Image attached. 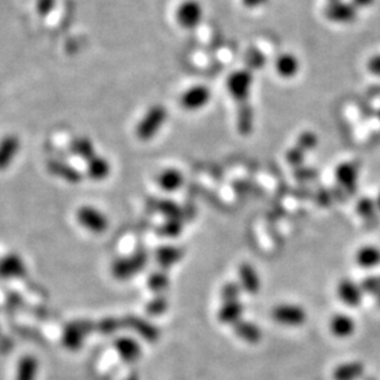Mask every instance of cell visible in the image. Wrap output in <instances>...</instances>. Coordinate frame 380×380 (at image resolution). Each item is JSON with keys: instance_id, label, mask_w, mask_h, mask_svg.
<instances>
[{"instance_id": "obj_27", "label": "cell", "mask_w": 380, "mask_h": 380, "mask_svg": "<svg viewBox=\"0 0 380 380\" xmlns=\"http://www.w3.org/2000/svg\"><path fill=\"white\" fill-rule=\"evenodd\" d=\"M365 68L370 75L380 78V53H374L370 56L365 63Z\"/></svg>"}, {"instance_id": "obj_11", "label": "cell", "mask_w": 380, "mask_h": 380, "mask_svg": "<svg viewBox=\"0 0 380 380\" xmlns=\"http://www.w3.org/2000/svg\"><path fill=\"white\" fill-rule=\"evenodd\" d=\"M363 294L365 293L357 282L349 278H343L340 280L338 285V296L343 304H346L349 308H357L362 303Z\"/></svg>"}, {"instance_id": "obj_13", "label": "cell", "mask_w": 380, "mask_h": 380, "mask_svg": "<svg viewBox=\"0 0 380 380\" xmlns=\"http://www.w3.org/2000/svg\"><path fill=\"white\" fill-rule=\"evenodd\" d=\"M358 168L354 163H341L335 170V177L343 190L356 192L358 182Z\"/></svg>"}, {"instance_id": "obj_19", "label": "cell", "mask_w": 380, "mask_h": 380, "mask_svg": "<svg viewBox=\"0 0 380 380\" xmlns=\"http://www.w3.org/2000/svg\"><path fill=\"white\" fill-rule=\"evenodd\" d=\"M244 308L242 301H224L222 308L219 309L218 312V319L223 322V324H228V325H235L237 322L242 320L243 317Z\"/></svg>"}, {"instance_id": "obj_16", "label": "cell", "mask_w": 380, "mask_h": 380, "mask_svg": "<svg viewBox=\"0 0 380 380\" xmlns=\"http://www.w3.org/2000/svg\"><path fill=\"white\" fill-rule=\"evenodd\" d=\"M69 150L77 158L84 160L85 163L89 161L90 159L94 158L97 154L93 139L85 136L73 138L69 143Z\"/></svg>"}, {"instance_id": "obj_3", "label": "cell", "mask_w": 380, "mask_h": 380, "mask_svg": "<svg viewBox=\"0 0 380 380\" xmlns=\"http://www.w3.org/2000/svg\"><path fill=\"white\" fill-rule=\"evenodd\" d=\"M212 100V90L203 84H195L180 96V105L187 112L201 111L209 105Z\"/></svg>"}, {"instance_id": "obj_32", "label": "cell", "mask_w": 380, "mask_h": 380, "mask_svg": "<svg viewBox=\"0 0 380 380\" xmlns=\"http://www.w3.org/2000/svg\"><path fill=\"white\" fill-rule=\"evenodd\" d=\"M377 116H378V120H379V122H380V107H379V110H378V115H377Z\"/></svg>"}, {"instance_id": "obj_14", "label": "cell", "mask_w": 380, "mask_h": 380, "mask_svg": "<svg viewBox=\"0 0 380 380\" xmlns=\"http://www.w3.org/2000/svg\"><path fill=\"white\" fill-rule=\"evenodd\" d=\"M239 283L244 292L248 294H258L261 290V278L259 272L253 264H243L239 269Z\"/></svg>"}, {"instance_id": "obj_12", "label": "cell", "mask_w": 380, "mask_h": 380, "mask_svg": "<svg viewBox=\"0 0 380 380\" xmlns=\"http://www.w3.org/2000/svg\"><path fill=\"white\" fill-rule=\"evenodd\" d=\"M112 173V165L109 159L102 157L100 154H96L94 158L86 161V170L85 174L91 181L101 182L104 180L109 179Z\"/></svg>"}, {"instance_id": "obj_8", "label": "cell", "mask_w": 380, "mask_h": 380, "mask_svg": "<svg viewBox=\"0 0 380 380\" xmlns=\"http://www.w3.org/2000/svg\"><path fill=\"white\" fill-rule=\"evenodd\" d=\"M22 150V139L16 134H6L0 139V173H4L14 164Z\"/></svg>"}, {"instance_id": "obj_25", "label": "cell", "mask_w": 380, "mask_h": 380, "mask_svg": "<svg viewBox=\"0 0 380 380\" xmlns=\"http://www.w3.org/2000/svg\"><path fill=\"white\" fill-rule=\"evenodd\" d=\"M243 288L239 282H228L223 285L222 298L224 301H239Z\"/></svg>"}, {"instance_id": "obj_1", "label": "cell", "mask_w": 380, "mask_h": 380, "mask_svg": "<svg viewBox=\"0 0 380 380\" xmlns=\"http://www.w3.org/2000/svg\"><path fill=\"white\" fill-rule=\"evenodd\" d=\"M253 78L250 69L242 68L234 70L227 78V90L234 102L239 106L238 113H251L250 96L253 93Z\"/></svg>"}, {"instance_id": "obj_5", "label": "cell", "mask_w": 380, "mask_h": 380, "mask_svg": "<svg viewBox=\"0 0 380 380\" xmlns=\"http://www.w3.org/2000/svg\"><path fill=\"white\" fill-rule=\"evenodd\" d=\"M358 9L352 4V1L333 0L328 1L324 9V15L328 22L335 24H351L356 20Z\"/></svg>"}, {"instance_id": "obj_20", "label": "cell", "mask_w": 380, "mask_h": 380, "mask_svg": "<svg viewBox=\"0 0 380 380\" xmlns=\"http://www.w3.org/2000/svg\"><path fill=\"white\" fill-rule=\"evenodd\" d=\"M356 262L362 269H374L380 264V248L373 245L362 246L356 253Z\"/></svg>"}, {"instance_id": "obj_10", "label": "cell", "mask_w": 380, "mask_h": 380, "mask_svg": "<svg viewBox=\"0 0 380 380\" xmlns=\"http://www.w3.org/2000/svg\"><path fill=\"white\" fill-rule=\"evenodd\" d=\"M47 170L49 174L72 185H77L84 179V175L81 171L63 160H56V159L49 160L47 163Z\"/></svg>"}, {"instance_id": "obj_4", "label": "cell", "mask_w": 380, "mask_h": 380, "mask_svg": "<svg viewBox=\"0 0 380 380\" xmlns=\"http://www.w3.org/2000/svg\"><path fill=\"white\" fill-rule=\"evenodd\" d=\"M205 16V8L200 0H184L176 9V22L185 30L200 26Z\"/></svg>"}, {"instance_id": "obj_6", "label": "cell", "mask_w": 380, "mask_h": 380, "mask_svg": "<svg viewBox=\"0 0 380 380\" xmlns=\"http://www.w3.org/2000/svg\"><path fill=\"white\" fill-rule=\"evenodd\" d=\"M77 219L81 227L91 232H104L109 228V219L100 209L93 206L80 207Z\"/></svg>"}, {"instance_id": "obj_28", "label": "cell", "mask_w": 380, "mask_h": 380, "mask_svg": "<svg viewBox=\"0 0 380 380\" xmlns=\"http://www.w3.org/2000/svg\"><path fill=\"white\" fill-rule=\"evenodd\" d=\"M240 1L244 8H246L248 10H256L266 6L269 0H240Z\"/></svg>"}, {"instance_id": "obj_26", "label": "cell", "mask_w": 380, "mask_h": 380, "mask_svg": "<svg viewBox=\"0 0 380 380\" xmlns=\"http://www.w3.org/2000/svg\"><path fill=\"white\" fill-rule=\"evenodd\" d=\"M57 6V0H36V13L38 15L46 17L49 15Z\"/></svg>"}, {"instance_id": "obj_29", "label": "cell", "mask_w": 380, "mask_h": 380, "mask_svg": "<svg viewBox=\"0 0 380 380\" xmlns=\"http://www.w3.org/2000/svg\"><path fill=\"white\" fill-rule=\"evenodd\" d=\"M352 4H354L357 9H363V8H368L374 3V0H351Z\"/></svg>"}, {"instance_id": "obj_24", "label": "cell", "mask_w": 380, "mask_h": 380, "mask_svg": "<svg viewBox=\"0 0 380 380\" xmlns=\"http://www.w3.org/2000/svg\"><path fill=\"white\" fill-rule=\"evenodd\" d=\"M361 288L367 296H380V275L368 276L361 280Z\"/></svg>"}, {"instance_id": "obj_33", "label": "cell", "mask_w": 380, "mask_h": 380, "mask_svg": "<svg viewBox=\"0 0 380 380\" xmlns=\"http://www.w3.org/2000/svg\"><path fill=\"white\" fill-rule=\"evenodd\" d=\"M328 1H333V0H328Z\"/></svg>"}, {"instance_id": "obj_9", "label": "cell", "mask_w": 380, "mask_h": 380, "mask_svg": "<svg viewBox=\"0 0 380 380\" xmlns=\"http://www.w3.org/2000/svg\"><path fill=\"white\" fill-rule=\"evenodd\" d=\"M301 61L294 53L283 52L277 56L275 59L276 74L280 79H294L301 73Z\"/></svg>"}, {"instance_id": "obj_7", "label": "cell", "mask_w": 380, "mask_h": 380, "mask_svg": "<svg viewBox=\"0 0 380 380\" xmlns=\"http://www.w3.org/2000/svg\"><path fill=\"white\" fill-rule=\"evenodd\" d=\"M272 317L280 325L298 328L306 322V312L296 304H280L274 308Z\"/></svg>"}, {"instance_id": "obj_23", "label": "cell", "mask_w": 380, "mask_h": 380, "mask_svg": "<svg viewBox=\"0 0 380 380\" xmlns=\"http://www.w3.org/2000/svg\"><path fill=\"white\" fill-rule=\"evenodd\" d=\"M378 211V207L374 200L365 197L361 198L357 203V212L359 216H362L365 221H373L375 218V213Z\"/></svg>"}, {"instance_id": "obj_30", "label": "cell", "mask_w": 380, "mask_h": 380, "mask_svg": "<svg viewBox=\"0 0 380 380\" xmlns=\"http://www.w3.org/2000/svg\"><path fill=\"white\" fill-rule=\"evenodd\" d=\"M375 203H377V207H378V211L380 212V192L378 197H377V200H375Z\"/></svg>"}, {"instance_id": "obj_15", "label": "cell", "mask_w": 380, "mask_h": 380, "mask_svg": "<svg viewBox=\"0 0 380 380\" xmlns=\"http://www.w3.org/2000/svg\"><path fill=\"white\" fill-rule=\"evenodd\" d=\"M158 185L165 192H176L179 191L184 182L185 176L177 168H166L158 175Z\"/></svg>"}, {"instance_id": "obj_31", "label": "cell", "mask_w": 380, "mask_h": 380, "mask_svg": "<svg viewBox=\"0 0 380 380\" xmlns=\"http://www.w3.org/2000/svg\"><path fill=\"white\" fill-rule=\"evenodd\" d=\"M377 306H379L380 308V296H377Z\"/></svg>"}, {"instance_id": "obj_18", "label": "cell", "mask_w": 380, "mask_h": 380, "mask_svg": "<svg viewBox=\"0 0 380 380\" xmlns=\"http://www.w3.org/2000/svg\"><path fill=\"white\" fill-rule=\"evenodd\" d=\"M234 333L248 343H258L262 338V330L258 324L248 320H240L234 325Z\"/></svg>"}, {"instance_id": "obj_17", "label": "cell", "mask_w": 380, "mask_h": 380, "mask_svg": "<svg viewBox=\"0 0 380 380\" xmlns=\"http://www.w3.org/2000/svg\"><path fill=\"white\" fill-rule=\"evenodd\" d=\"M354 330H356V322L347 314L338 312L330 320V331L336 338H349L354 335Z\"/></svg>"}, {"instance_id": "obj_2", "label": "cell", "mask_w": 380, "mask_h": 380, "mask_svg": "<svg viewBox=\"0 0 380 380\" xmlns=\"http://www.w3.org/2000/svg\"><path fill=\"white\" fill-rule=\"evenodd\" d=\"M169 118V111L161 104H154L143 115L136 127V137L141 142H150L161 132Z\"/></svg>"}, {"instance_id": "obj_22", "label": "cell", "mask_w": 380, "mask_h": 380, "mask_svg": "<svg viewBox=\"0 0 380 380\" xmlns=\"http://www.w3.org/2000/svg\"><path fill=\"white\" fill-rule=\"evenodd\" d=\"M38 370V362L32 357L22 359L17 370V380H35Z\"/></svg>"}, {"instance_id": "obj_21", "label": "cell", "mask_w": 380, "mask_h": 380, "mask_svg": "<svg viewBox=\"0 0 380 380\" xmlns=\"http://www.w3.org/2000/svg\"><path fill=\"white\" fill-rule=\"evenodd\" d=\"M365 365L361 362L343 363L333 370V380H358L365 374Z\"/></svg>"}]
</instances>
